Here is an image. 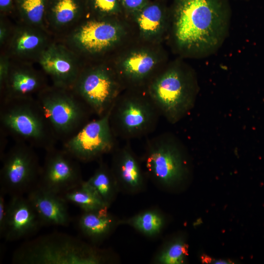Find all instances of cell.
<instances>
[{
    "instance_id": "1",
    "label": "cell",
    "mask_w": 264,
    "mask_h": 264,
    "mask_svg": "<svg viewBox=\"0 0 264 264\" xmlns=\"http://www.w3.org/2000/svg\"><path fill=\"white\" fill-rule=\"evenodd\" d=\"M172 37L180 55L201 58L216 53L229 33V0H174Z\"/></svg>"
},
{
    "instance_id": "2",
    "label": "cell",
    "mask_w": 264,
    "mask_h": 264,
    "mask_svg": "<svg viewBox=\"0 0 264 264\" xmlns=\"http://www.w3.org/2000/svg\"><path fill=\"white\" fill-rule=\"evenodd\" d=\"M117 261L112 250L61 232L24 242L12 257V263L17 264H108Z\"/></svg>"
},
{
    "instance_id": "3",
    "label": "cell",
    "mask_w": 264,
    "mask_h": 264,
    "mask_svg": "<svg viewBox=\"0 0 264 264\" xmlns=\"http://www.w3.org/2000/svg\"><path fill=\"white\" fill-rule=\"evenodd\" d=\"M198 90L194 70L177 60L156 73L148 83L146 91L160 115L175 124L193 108Z\"/></svg>"
},
{
    "instance_id": "4",
    "label": "cell",
    "mask_w": 264,
    "mask_h": 264,
    "mask_svg": "<svg viewBox=\"0 0 264 264\" xmlns=\"http://www.w3.org/2000/svg\"><path fill=\"white\" fill-rule=\"evenodd\" d=\"M141 160L147 177L162 190L177 189L188 178L186 152L178 140L171 134L162 133L149 139Z\"/></svg>"
},
{
    "instance_id": "5",
    "label": "cell",
    "mask_w": 264,
    "mask_h": 264,
    "mask_svg": "<svg viewBox=\"0 0 264 264\" xmlns=\"http://www.w3.org/2000/svg\"><path fill=\"white\" fill-rule=\"evenodd\" d=\"M1 126L17 142L47 151L57 140L36 99L33 98L2 102Z\"/></svg>"
},
{
    "instance_id": "6",
    "label": "cell",
    "mask_w": 264,
    "mask_h": 264,
    "mask_svg": "<svg viewBox=\"0 0 264 264\" xmlns=\"http://www.w3.org/2000/svg\"><path fill=\"white\" fill-rule=\"evenodd\" d=\"M138 89L120 94L111 108L110 121L115 137L140 138L156 127L161 115L147 91L141 92Z\"/></svg>"
},
{
    "instance_id": "7",
    "label": "cell",
    "mask_w": 264,
    "mask_h": 264,
    "mask_svg": "<svg viewBox=\"0 0 264 264\" xmlns=\"http://www.w3.org/2000/svg\"><path fill=\"white\" fill-rule=\"evenodd\" d=\"M36 100L57 139L65 141L88 122L91 112L71 89L45 88Z\"/></svg>"
},
{
    "instance_id": "8",
    "label": "cell",
    "mask_w": 264,
    "mask_h": 264,
    "mask_svg": "<svg viewBox=\"0 0 264 264\" xmlns=\"http://www.w3.org/2000/svg\"><path fill=\"white\" fill-rule=\"evenodd\" d=\"M123 88L114 69L98 65L82 69L71 90L99 117L111 108Z\"/></svg>"
},
{
    "instance_id": "9",
    "label": "cell",
    "mask_w": 264,
    "mask_h": 264,
    "mask_svg": "<svg viewBox=\"0 0 264 264\" xmlns=\"http://www.w3.org/2000/svg\"><path fill=\"white\" fill-rule=\"evenodd\" d=\"M33 148L17 142L0 157V189L10 196L24 195L39 180L41 166Z\"/></svg>"
},
{
    "instance_id": "10",
    "label": "cell",
    "mask_w": 264,
    "mask_h": 264,
    "mask_svg": "<svg viewBox=\"0 0 264 264\" xmlns=\"http://www.w3.org/2000/svg\"><path fill=\"white\" fill-rule=\"evenodd\" d=\"M111 108L104 115L87 122L64 141L63 149L83 162L92 161L112 152L115 136L110 121Z\"/></svg>"
},
{
    "instance_id": "11",
    "label": "cell",
    "mask_w": 264,
    "mask_h": 264,
    "mask_svg": "<svg viewBox=\"0 0 264 264\" xmlns=\"http://www.w3.org/2000/svg\"><path fill=\"white\" fill-rule=\"evenodd\" d=\"M125 35V29L115 20L99 18L83 22L69 37L77 50L88 54L105 52L117 45Z\"/></svg>"
},
{
    "instance_id": "12",
    "label": "cell",
    "mask_w": 264,
    "mask_h": 264,
    "mask_svg": "<svg viewBox=\"0 0 264 264\" xmlns=\"http://www.w3.org/2000/svg\"><path fill=\"white\" fill-rule=\"evenodd\" d=\"M46 152L37 184L61 195L83 182L79 161L63 149Z\"/></svg>"
},
{
    "instance_id": "13",
    "label": "cell",
    "mask_w": 264,
    "mask_h": 264,
    "mask_svg": "<svg viewBox=\"0 0 264 264\" xmlns=\"http://www.w3.org/2000/svg\"><path fill=\"white\" fill-rule=\"evenodd\" d=\"M157 54L150 48L142 47L126 53L114 69L123 88L139 89L148 85L156 74L159 64Z\"/></svg>"
},
{
    "instance_id": "14",
    "label": "cell",
    "mask_w": 264,
    "mask_h": 264,
    "mask_svg": "<svg viewBox=\"0 0 264 264\" xmlns=\"http://www.w3.org/2000/svg\"><path fill=\"white\" fill-rule=\"evenodd\" d=\"M110 166L119 192L134 195L143 192L146 187L147 176L141 159L129 144L112 152Z\"/></svg>"
},
{
    "instance_id": "15",
    "label": "cell",
    "mask_w": 264,
    "mask_h": 264,
    "mask_svg": "<svg viewBox=\"0 0 264 264\" xmlns=\"http://www.w3.org/2000/svg\"><path fill=\"white\" fill-rule=\"evenodd\" d=\"M44 72L52 79L53 86L71 89L81 71L76 57L61 44L47 45L38 57Z\"/></svg>"
},
{
    "instance_id": "16",
    "label": "cell",
    "mask_w": 264,
    "mask_h": 264,
    "mask_svg": "<svg viewBox=\"0 0 264 264\" xmlns=\"http://www.w3.org/2000/svg\"><path fill=\"white\" fill-rule=\"evenodd\" d=\"M4 239L13 242L27 238L44 226L35 209L27 197L10 196Z\"/></svg>"
},
{
    "instance_id": "17",
    "label": "cell",
    "mask_w": 264,
    "mask_h": 264,
    "mask_svg": "<svg viewBox=\"0 0 264 264\" xmlns=\"http://www.w3.org/2000/svg\"><path fill=\"white\" fill-rule=\"evenodd\" d=\"M44 226H67L71 222L67 202L57 194L46 190L38 184L26 194Z\"/></svg>"
},
{
    "instance_id": "18",
    "label": "cell",
    "mask_w": 264,
    "mask_h": 264,
    "mask_svg": "<svg viewBox=\"0 0 264 264\" xmlns=\"http://www.w3.org/2000/svg\"><path fill=\"white\" fill-rule=\"evenodd\" d=\"M109 209L83 211L77 219L79 231L94 245L104 241L120 225V219L110 213Z\"/></svg>"
},
{
    "instance_id": "19",
    "label": "cell",
    "mask_w": 264,
    "mask_h": 264,
    "mask_svg": "<svg viewBox=\"0 0 264 264\" xmlns=\"http://www.w3.org/2000/svg\"><path fill=\"white\" fill-rule=\"evenodd\" d=\"M43 78L32 68L18 67L11 68L2 90L4 96L2 102L15 99L33 98L44 89Z\"/></svg>"
},
{
    "instance_id": "20",
    "label": "cell",
    "mask_w": 264,
    "mask_h": 264,
    "mask_svg": "<svg viewBox=\"0 0 264 264\" xmlns=\"http://www.w3.org/2000/svg\"><path fill=\"white\" fill-rule=\"evenodd\" d=\"M133 16L141 36L147 41L158 40L167 29V14L157 3L148 2Z\"/></svg>"
},
{
    "instance_id": "21",
    "label": "cell",
    "mask_w": 264,
    "mask_h": 264,
    "mask_svg": "<svg viewBox=\"0 0 264 264\" xmlns=\"http://www.w3.org/2000/svg\"><path fill=\"white\" fill-rule=\"evenodd\" d=\"M46 44V37L38 27L26 24L15 29L10 40V49L17 56L38 58L47 47Z\"/></svg>"
},
{
    "instance_id": "22",
    "label": "cell",
    "mask_w": 264,
    "mask_h": 264,
    "mask_svg": "<svg viewBox=\"0 0 264 264\" xmlns=\"http://www.w3.org/2000/svg\"><path fill=\"white\" fill-rule=\"evenodd\" d=\"M167 217L159 208L144 209L130 217L120 219V225H127L149 238L159 237L167 224Z\"/></svg>"
},
{
    "instance_id": "23",
    "label": "cell",
    "mask_w": 264,
    "mask_h": 264,
    "mask_svg": "<svg viewBox=\"0 0 264 264\" xmlns=\"http://www.w3.org/2000/svg\"><path fill=\"white\" fill-rule=\"evenodd\" d=\"M47 6L48 22L55 28L73 23L79 19L82 12L81 0H51Z\"/></svg>"
},
{
    "instance_id": "24",
    "label": "cell",
    "mask_w": 264,
    "mask_h": 264,
    "mask_svg": "<svg viewBox=\"0 0 264 264\" xmlns=\"http://www.w3.org/2000/svg\"><path fill=\"white\" fill-rule=\"evenodd\" d=\"M86 181L109 207L120 193L110 166L103 161L99 163L94 173Z\"/></svg>"
},
{
    "instance_id": "25",
    "label": "cell",
    "mask_w": 264,
    "mask_h": 264,
    "mask_svg": "<svg viewBox=\"0 0 264 264\" xmlns=\"http://www.w3.org/2000/svg\"><path fill=\"white\" fill-rule=\"evenodd\" d=\"M188 255V244L183 234H177L166 240L153 255L154 264H182Z\"/></svg>"
},
{
    "instance_id": "26",
    "label": "cell",
    "mask_w": 264,
    "mask_h": 264,
    "mask_svg": "<svg viewBox=\"0 0 264 264\" xmlns=\"http://www.w3.org/2000/svg\"><path fill=\"white\" fill-rule=\"evenodd\" d=\"M60 195L68 203L78 206L83 211L110 208L87 181Z\"/></svg>"
},
{
    "instance_id": "27",
    "label": "cell",
    "mask_w": 264,
    "mask_h": 264,
    "mask_svg": "<svg viewBox=\"0 0 264 264\" xmlns=\"http://www.w3.org/2000/svg\"><path fill=\"white\" fill-rule=\"evenodd\" d=\"M48 0H16L19 14L27 25L36 27L43 25Z\"/></svg>"
},
{
    "instance_id": "28",
    "label": "cell",
    "mask_w": 264,
    "mask_h": 264,
    "mask_svg": "<svg viewBox=\"0 0 264 264\" xmlns=\"http://www.w3.org/2000/svg\"><path fill=\"white\" fill-rule=\"evenodd\" d=\"M91 9L99 18L110 17L121 11L120 0H89Z\"/></svg>"
},
{
    "instance_id": "29",
    "label": "cell",
    "mask_w": 264,
    "mask_h": 264,
    "mask_svg": "<svg viewBox=\"0 0 264 264\" xmlns=\"http://www.w3.org/2000/svg\"><path fill=\"white\" fill-rule=\"evenodd\" d=\"M6 194L0 189V237L4 238L6 229L7 214L8 201L5 199Z\"/></svg>"
},
{
    "instance_id": "30",
    "label": "cell",
    "mask_w": 264,
    "mask_h": 264,
    "mask_svg": "<svg viewBox=\"0 0 264 264\" xmlns=\"http://www.w3.org/2000/svg\"><path fill=\"white\" fill-rule=\"evenodd\" d=\"M12 67L9 57L2 54L0 57V87L2 89L8 78Z\"/></svg>"
},
{
    "instance_id": "31",
    "label": "cell",
    "mask_w": 264,
    "mask_h": 264,
    "mask_svg": "<svg viewBox=\"0 0 264 264\" xmlns=\"http://www.w3.org/2000/svg\"><path fill=\"white\" fill-rule=\"evenodd\" d=\"M122 6L133 15L149 2L148 0H120Z\"/></svg>"
},
{
    "instance_id": "32",
    "label": "cell",
    "mask_w": 264,
    "mask_h": 264,
    "mask_svg": "<svg viewBox=\"0 0 264 264\" xmlns=\"http://www.w3.org/2000/svg\"><path fill=\"white\" fill-rule=\"evenodd\" d=\"M9 34L8 25L5 21L1 19L0 22V44L2 45L7 40Z\"/></svg>"
},
{
    "instance_id": "33",
    "label": "cell",
    "mask_w": 264,
    "mask_h": 264,
    "mask_svg": "<svg viewBox=\"0 0 264 264\" xmlns=\"http://www.w3.org/2000/svg\"><path fill=\"white\" fill-rule=\"evenodd\" d=\"M14 0H0V10L2 13H8L12 10Z\"/></svg>"
},
{
    "instance_id": "34",
    "label": "cell",
    "mask_w": 264,
    "mask_h": 264,
    "mask_svg": "<svg viewBox=\"0 0 264 264\" xmlns=\"http://www.w3.org/2000/svg\"><path fill=\"white\" fill-rule=\"evenodd\" d=\"M211 263L213 264H230V262L227 261V260H213L212 261H210Z\"/></svg>"
}]
</instances>
